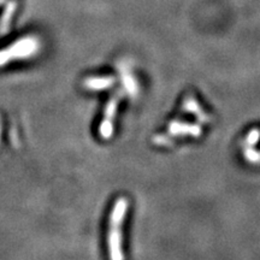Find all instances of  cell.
Masks as SVG:
<instances>
[{
	"label": "cell",
	"instance_id": "8",
	"mask_svg": "<svg viewBox=\"0 0 260 260\" xmlns=\"http://www.w3.org/2000/svg\"><path fill=\"white\" fill-rule=\"evenodd\" d=\"M2 132H3V124H2V116H0V139H2Z\"/></svg>",
	"mask_w": 260,
	"mask_h": 260
},
{
	"label": "cell",
	"instance_id": "7",
	"mask_svg": "<svg viewBox=\"0 0 260 260\" xmlns=\"http://www.w3.org/2000/svg\"><path fill=\"white\" fill-rule=\"evenodd\" d=\"M260 141V129L253 128L247 133L246 138L243 139L242 146L243 147H255V145Z\"/></svg>",
	"mask_w": 260,
	"mask_h": 260
},
{
	"label": "cell",
	"instance_id": "5",
	"mask_svg": "<svg viewBox=\"0 0 260 260\" xmlns=\"http://www.w3.org/2000/svg\"><path fill=\"white\" fill-rule=\"evenodd\" d=\"M182 110L187 113H191L197 117L201 123H211L213 121L212 116L209 115L207 112H205V110L200 106V104L198 103V100L195 99L194 95H188L184 99L183 105H182Z\"/></svg>",
	"mask_w": 260,
	"mask_h": 260
},
{
	"label": "cell",
	"instance_id": "6",
	"mask_svg": "<svg viewBox=\"0 0 260 260\" xmlns=\"http://www.w3.org/2000/svg\"><path fill=\"white\" fill-rule=\"evenodd\" d=\"M115 76H90L83 81V87L88 90H105L116 83Z\"/></svg>",
	"mask_w": 260,
	"mask_h": 260
},
{
	"label": "cell",
	"instance_id": "2",
	"mask_svg": "<svg viewBox=\"0 0 260 260\" xmlns=\"http://www.w3.org/2000/svg\"><path fill=\"white\" fill-rule=\"evenodd\" d=\"M40 42L35 37H24L14 42L10 46L0 50V67L14 60L27 59L38 53Z\"/></svg>",
	"mask_w": 260,
	"mask_h": 260
},
{
	"label": "cell",
	"instance_id": "4",
	"mask_svg": "<svg viewBox=\"0 0 260 260\" xmlns=\"http://www.w3.org/2000/svg\"><path fill=\"white\" fill-rule=\"evenodd\" d=\"M168 133L170 138L174 136H191V138H199L203 133V129L199 124L195 123H188L175 119L168 124Z\"/></svg>",
	"mask_w": 260,
	"mask_h": 260
},
{
	"label": "cell",
	"instance_id": "1",
	"mask_svg": "<svg viewBox=\"0 0 260 260\" xmlns=\"http://www.w3.org/2000/svg\"><path fill=\"white\" fill-rule=\"evenodd\" d=\"M128 207L129 200L125 197H121L115 201L110 213L109 233H107V249H109L110 260H124L122 226L128 212Z\"/></svg>",
	"mask_w": 260,
	"mask_h": 260
},
{
	"label": "cell",
	"instance_id": "3",
	"mask_svg": "<svg viewBox=\"0 0 260 260\" xmlns=\"http://www.w3.org/2000/svg\"><path fill=\"white\" fill-rule=\"evenodd\" d=\"M123 93L122 89L117 90L110 96L109 102L106 103L105 110H104V116L102 122L99 125V135L103 140H110L113 134V122H115V117L118 109L119 102L122 100Z\"/></svg>",
	"mask_w": 260,
	"mask_h": 260
}]
</instances>
